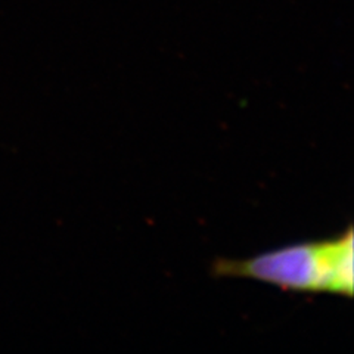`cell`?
<instances>
[{
	"instance_id": "cell-1",
	"label": "cell",
	"mask_w": 354,
	"mask_h": 354,
	"mask_svg": "<svg viewBox=\"0 0 354 354\" xmlns=\"http://www.w3.org/2000/svg\"><path fill=\"white\" fill-rule=\"evenodd\" d=\"M353 229L335 239L298 243L247 260H221L214 273L256 279L286 291L353 297Z\"/></svg>"
}]
</instances>
